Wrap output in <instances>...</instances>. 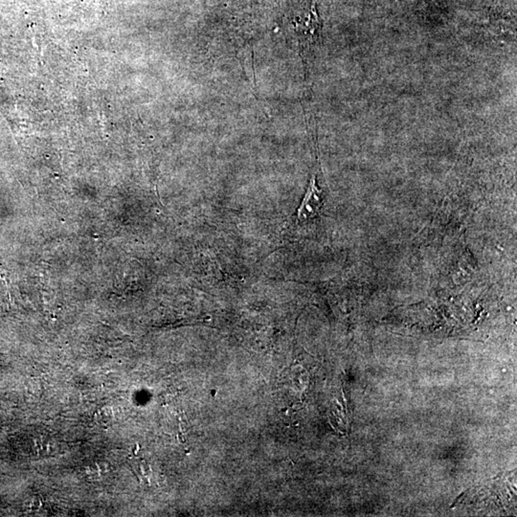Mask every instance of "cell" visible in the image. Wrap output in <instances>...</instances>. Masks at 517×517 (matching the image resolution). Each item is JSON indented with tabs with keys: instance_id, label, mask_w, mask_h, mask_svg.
I'll use <instances>...</instances> for the list:
<instances>
[{
	"instance_id": "6da1fadb",
	"label": "cell",
	"mask_w": 517,
	"mask_h": 517,
	"mask_svg": "<svg viewBox=\"0 0 517 517\" xmlns=\"http://www.w3.org/2000/svg\"><path fill=\"white\" fill-rule=\"evenodd\" d=\"M321 192L316 184L315 177L311 179L305 197L297 211L298 220L305 222L318 215L321 208Z\"/></svg>"
},
{
	"instance_id": "7a4b0ae2",
	"label": "cell",
	"mask_w": 517,
	"mask_h": 517,
	"mask_svg": "<svg viewBox=\"0 0 517 517\" xmlns=\"http://www.w3.org/2000/svg\"><path fill=\"white\" fill-rule=\"evenodd\" d=\"M321 20L319 19L315 5H313L308 19L303 24L298 25L301 43L304 47H311L315 42H318L321 35Z\"/></svg>"
},
{
	"instance_id": "3957f363",
	"label": "cell",
	"mask_w": 517,
	"mask_h": 517,
	"mask_svg": "<svg viewBox=\"0 0 517 517\" xmlns=\"http://www.w3.org/2000/svg\"><path fill=\"white\" fill-rule=\"evenodd\" d=\"M95 420L101 427H111L114 422L113 410L108 407L101 408L95 414Z\"/></svg>"
},
{
	"instance_id": "277c9868",
	"label": "cell",
	"mask_w": 517,
	"mask_h": 517,
	"mask_svg": "<svg viewBox=\"0 0 517 517\" xmlns=\"http://www.w3.org/2000/svg\"><path fill=\"white\" fill-rule=\"evenodd\" d=\"M131 466H133L136 476L142 479L149 478V474H151V468L144 461L134 460Z\"/></svg>"
}]
</instances>
